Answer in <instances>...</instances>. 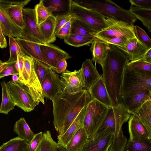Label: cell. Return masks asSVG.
Here are the masks:
<instances>
[{
	"label": "cell",
	"mask_w": 151,
	"mask_h": 151,
	"mask_svg": "<svg viewBox=\"0 0 151 151\" xmlns=\"http://www.w3.org/2000/svg\"><path fill=\"white\" fill-rule=\"evenodd\" d=\"M88 90L73 93L63 91L52 101L53 122L58 135L63 134L81 110L91 101Z\"/></svg>",
	"instance_id": "obj_1"
},
{
	"label": "cell",
	"mask_w": 151,
	"mask_h": 151,
	"mask_svg": "<svg viewBox=\"0 0 151 151\" xmlns=\"http://www.w3.org/2000/svg\"><path fill=\"white\" fill-rule=\"evenodd\" d=\"M129 61L123 51L115 45L108 44L102 75L112 106L122 104L120 93L123 74Z\"/></svg>",
	"instance_id": "obj_2"
},
{
	"label": "cell",
	"mask_w": 151,
	"mask_h": 151,
	"mask_svg": "<svg viewBox=\"0 0 151 151\" xmlns=\"http://www.w3.org/2000/svg\"><path fill=\"white\" fill-rule=\"evenodd\" d=\"M130 116L122 104L108 107L106 117L96 133L106 132L113 135V140L108 151H124L128 140L124 134L122 127Z\"/></svg>",
	"instance_id": "obj_3"
},
{
	"label": "cell",
	"mask_w": 151,
	"mask_h": 151,
	"mask_svg": "<svg viewBox=\"0 0 151 151\" xmlns=\"http://www.w3.org/2000/svg\"><path fill=\"white\" fill-rule=\"evenodd\" d=\"M21 54L23 60L19 59L17 60L19 73L18 81L27 87L37 105L40 103L44 105L42 86L35 70V60L22 51Z\"/></svg>",
	"instance_id": "obj_4"
},
{
	"label": "cell",
	"mask_w": 151,
	"mask_h": 151,
	"mask_svg": "<svg viewBox=\"0 0 151 151\" xmlns=\"http://www.w3.org/2000/svg\"><path fill=\"white\" fill-rule=\"evenodd\" d=\"M80 5L94 10L106 19L112 18L133 25L137 18L129 10L124 9L110 0H74Z\"/></svg>",
	"instance_id": "obj_5"
},
{
	"label": "cell",
	"mask_w": 151,
	"mask_h": 151,
	"mask_svg": "<svg viewBox=\"0 0 151 151\" xmlns=\"http://www.w3.org/2000/svg\"><path fill=\"white\" fill-rule=\"evenodd\" d=\"M147 89L151 90V75L138 73L126 66L124 71L121 85L122 99Z\"/></svg>",
	"instance_id": "obj_6"
},
{
	"label": "cell",
	"mask_w": 151,
	"mask_h": 151,
	"mask_svg": "<svg viewBox=\"0 0 151 151\" xmlns=\"http://www.w3.org/2000/svg\"><path fill=\"white\" fill-rule=\"evenodd\" d=\"M108 109V107L95 99L91 100L87 105L83 127L88 138L96 134Z\"/></svg>",
	"instance_id": "obj_7"
},
{
	"label": "cell",
	"mask_w": 151,
	"mask_h": 151,
	"mask_svg": "<svg viewBox=\"0 0 151 151\" xmlns=\"http://www.w3.org/2000/svg\"><path fill=\"white\" fill-rule=\"evenodd\" d=\"M70 14L86 23L96 33L108 26L106 18L100 14L80 5L73 0L71 1Z\"/></svg>",
	"instance_id": "obj_8"
},
{
	"label": "cell",
	"mask_w": 151,
	"mask_h": 151,
	"mask_svg": "<svg viewBox=\"0 0 151 151\" xmlns=\"http://www.w3.org/2000/svg\"><path fill=\"white\" fill-rule=\"evenodd\" d=\"M6 83L15 106L26 112L34 109L37 105L25 85L18 81H10Z\"/></svg>",
	"instance_id": "obj_9"
},
{
	"label": "cell",
	"mask_w": 151,
	"mask_h": 151,
	"mask_svg": "<svg viewBox=\"0 0 151 151\" xmlns=\"http://www.w3.org/2000/svg\"><path fill=\"white\" fill-rule=\"evenodd\" d=\"M106 19L108 26L96 33L95 36L106 38H122L127 40L136 37L134 25H131L112 18Z\"/></svg>",
	"instance_id": "obj_10"
},
{
	"label": "cell",
	"mask_w": 151,
	"mask_h": 151,
	"mask_svg": "<svg viewBox=\"0 0 151 151\" xmlns=\"http://www.w3.org/2000/svg\"><path fill=\"white\" fill-rule=\"evenodd\" d=\"M14 39L20 48L26 55L32 58L44 68L50 69L44 60L41 52V43L33 37L22 33L20 38Z\"/></svg>",
	"instance_id": "obj_11"
},
{
	"label": "cell",
	"mask_w": 151,
	"mask_h": 151,
	"mask_svg": "<svg viewBox=\"0 0 151 151\" xmlns=\"http://www.w3.org/2000/svg\"><path fill=\"white\" fill-rule=\"evenodd\" d=\"M60 77L63 91L73 93L84 88V79L81 68L73 71L66 70Z\"/></svg>",
	"instance_id": "obj_12"
},
{
	"label": "cell",
	"mask_w": 151,
	"mask_h": 151,
	"mask_svg": "<svg viewBox=\"0 0 151 151\" xmlns=\"http://www.w3.org/2000/svg\"><path fill=\"white\" fill-rule=\"evenodd\" d=\"M31 1L0 0V4L14 24L23 30L25 28V25L23 9Z\"/></svg>",
	"instance_id": "obj_13"
},
{
	"label": "cell",
	"mask_w": 151,
	"mask_h": 151,
	"mask_svg": "<svg viewBox=\"0 0 151 151\" xmlns=\"http://www.w3.org/2000/svg\"><path fill=\"white\" fill-rule=\"evenodd\" d=\"M44 97L52 101L63 92L60 78L59 75L51 69L41 84Z\"/></svg>",
	"instance_id": "obj_14"
},
{
	"label": "cell",
	"mask_w": 151,
	"mask_h": 151,
	"mask_svg": "<svg viewBox=\"0 0 151 151\" xmlns=\"http://www.w3.org/2000/svg\"><path fill=\"white\" fill-rule=\"evenodd\" d=\"M40 48L44 60L52 70L60 61L71 57L67 52L52 44H41Z\"/></svg>",
	"instance_id": "obj_15"
},
{
	"label": "cell",
	"mask_w": 151,
	"mask_h": 151,
	"mask_svg": "<svg viewBox=\"0 0 151 151\" xmlns=\"http://www.w3.org/2000/svg\"><path fill=\"white\" fill-rule=\"evenodd\" d=\"M113 137L106 132L97 133L88 139L82 151H108Z\"/></svg>",
	"instance_id": "obj_16"
},
{
	"label": "cell",
	"mask_w": 151,
	"mask_h": 151,
	"mask_svg": "<svg viewBox=\"0 0 151 151\" xmlns=\"http://www.w3.org/2000/svg\"><path fill=\"white\" fill-rule=\"evenodd\" d=\"M23 18L25 28L22 33L30 35L42 44H45L36 19L34 9L24 8Z\"/></svg>",
	"instance_id": "obj_17"
},
{
	"label": "cell",
	"mask_w": 151,
	"mask_h": 151,
	"mask_svg": "<svg viewBox=\"0 0 151 151\" xmlns=\"http://www.w3.org/2000/svg\"><path fill=\"white\" fill-rule=\"evenodd\" d=\"M151 90L147 89L133 96L122 98V104L130 114H132L145 102L151 99Z\"/></svg>",
	"instance_id": "obj_18"
},
{
	"label": "cell",
	"mask_w": 151,
	"mask_h": 151,
	"mask_svg": "<svg viewBox=\"0 0 151 151\" xmlns=\"http://www.w3.org/2000/svg\"><path fill=\"white\" fill-rule=\"evenodd\" d=\"M117 47L127 55L130 61L141 58L149 49L136 37L127 40L121 46Z\"/></svg>",
	"instance_id": "obj_19"
},
{
	"label": "cell",
	"mask_w": 151,
	"mask_h": 151,
	"mask_svg": "<svg viewBox=\"0 0 151 151\" xmlns=\"http://www.w3.org/2000/svg\"><path fill=\"white\" fill-rule=\"evenodd\" d=\"M87 106L81 110L66 132L63 134L58 136L59 145L66 147L78 131L83 127Z\"/></svg>",
	"instance_id": "obj_20"
},
{
	"label": "cell",
	"mask_w": 151,
	"mask_h": 151,
	"mask_svg": "<svg viewBox=\"0 0 151 151\" xmlns=\"http://www.w3.org/2000/svg\"><path fill=\"white\" fill-rule=\"evenodd\" d=\"M129 140L147 141L150 140L151 134L133 114L128 121Z\"/></svg>",
	"instance_id": "obj_21"
},
{
	"label": "cell",
	"mask_w": 151,
	"mask_h": 151,
	"mask_svg": "<svg viewBox=\"0 0 151 151\" xmlns=\"http://www.w3.org/2000/svg\"><path fill=\"white\" fill-rule=\"evenodd\" d=\"M91 100L96 99L108 107L112 106L111 102L104 83L102 75L88 90Z\"/></svg>",
	"instance_id": "obj_22"
},
{
	"label": "cell",
	"mask_w": 151,
	"mask_h": 151,
	"mask_svg": "<svg viewBox=\"0 0 151 151\" xmlns=\"http://www.w3.org/2000/svg\"><path fill=\"white\" fill-rule=\"evenodd\" d=\"M0 23L2 32L5 36L20 38L23 29L14 24L0 4Z\"/></svg>",
	"instance_id": "obj_23"
},
{
	"label": "cell",
	"mask_w": 151,
	"mask_h": 151,
	"mask_svg": "<svg viewBox=\"0 0 151 151\" xmlns=\"http://www.w3.org/2000/svg\"><path fill=\"white\" fill-rule=\"evenodd\" d=\"M71 0H42L55 18L70 14Z\"/></svg>",
	"instance_id": "obj_24"
},
{
	"label": "cell",
	"mask_w": 151,
	"mask_h": 151,
	"mask_svg": "<svg viewBox=\"0 0 151 151\" xmlns=\"http://www.w3.org/2000/svg\"><path fill=\"white\" fill-rule=\"evenodd\" d=\"M81 68L83 73L84 79V89L88 90L91 86L99 79L100 76L96 66L93 63L92 60L87 59L82 63Z\"/></svg>",
	"instance_id": "obj_25"
},
{
	"label": "cell",
	"mask_w": 151,
	"mask_h": 151,
	"mask_svg": "<svg viewBox=\"0 0 151 151\" xmlns=\"http://www.w3.org/2000/svg\"><path fill=\"white\" fill-rule=\"evenodd\" d=\"M56 21V18L53 16H50L39 26L45 44H50L56 40L55 32Z\"/></svg>",
	"instance_id": "obj_26"
},
{
	"label": "cell",
	"mask_w": 151,
	"mask_h": 151,
	"mask_svg": "<svg viewBox=\"0 0 151 151\" xmlns=\"http://www.w3.org/2000/svg\"><path fill=\"white\" fill-rule=\"evenodd\" d=\"M91 44L90 50L93 56L92 60L95 65L98 63L102 67L106 56L108 44L96 37Z\"/></svg>",
	"instance_id": "obj_27"
},
{
	"label": "cell",
	"mask_w": 151,
	"mask_h": 151,
	"mask_svg": "<svg viewBox=\"0 0 151 151\" xmlns=\"http://www.w3.org/2000/svg\"><path fill=\"white\" fill-rule=\"evenodd\" d=\"M151 134V99L145 102L132 114Z\"/></svg>",
	"instance_id": "obj_28"
},
{
	"label": "cell",
	"mask_w": 151,
	"mask_h": 151,
	"mask_svg": "<svg viewBox=\"0 0 151 151\" xmlns=\"http://www.w3.org/2000/svg\"><path fill=\"white\" fill-rule=\"evenodd\" d=\"M70 33L87 37H95L96 33L88 24L72 16L71 19Z\"/></svg>",
	"instance_id": "obj_29"
},
{
	"label": "cell",
	"mask_w": 151,
	"mask_h": 151,
	"mask_svg": "<svg viewBox=\"0 0 151 151\" xmlns=\"http://www.w3.org/2000/svg\"><path fill=\"white\" fill-rule=\"evenodd\" d=\"M88 138L86 132L82 127L75 134L66 148L69 151H82Z\"/></svg>",
	"instance_id": "obj_30"
},
{
	"label": "cell",
	"mask_w": 151,
	"mask_h": 151,
	"mask_svg": "<svg viewBox=\"0 0 151 151\" xmlns=\"http://www.w3.org/2000/svg\"><path fill=\"white\" fill-rule=\"evenodd\" d=\"M13 130L18 137L28 143L31 141L35 134L31 130L25 119L23 117L20 118L16 122Z\"/></svg>",
	"instance_id": "obj_31"
},
{
	"label": "cell",
	"mask_w": 151,
	"mask_h": 151,
	"mask_svg": "<svg viewBox=\"0 0 151 151\" xmlns=\"http://www.w3.org/2000/svg\"><path fill=\"white\" fill-rule=\"evenodd\" d=\"M129 10L137 19L142 22L148 31L151 33V9L131 6Z\"/></svg>",
	"instance_id": "obj_32"
},
{
	"label": "cell",
	"mask_w": 151,
	"mask_h": 151,
	"mask_svg": "<svg viewBox=\"0 0 151 151\" xmlns=\"http://www.w3.org/2000/svg\"><path fill=\"white\" fill-rule=\"evenodd\" d=\"M0 151H29L28 143L16 137L3 143L0 146Z\"/></svg>",
	"instance_id": "obj_33"
},
{
	"label": "cell",
	"mask_w": 151,
	"mask_h": 151,
	"mask_svg": "<svg viewBox=\"0 0 151 151\" xmlns=\"http://www.w3.org/2000/svg\"><path fill=\"white\" fill-rule=\"evenodd\" d=\"M2 89V100L0 106V114H8L15 106L11 98L6 83L3 81L1 82Z\"/></svg>",
	"instance_id": "obj_34"
},
{
	"label": "cell",
	"mask_w": 151,
	"mask_h": 151,
	"mask_svg": "<svg viewBox=\"0 0 151 151\" xmlns=\"http://www.w3.org/2000/svg\"><path fill=\"white\" fill-rule=\"evenodd\" d=\"M95 37H87L79 35L70 34L64 39L67 44L77 47L89 45L94 40Z\"/></svg>",
	"instance_id": "obj_35"
},
{
	"label": "cell",
	"mask_w": 151,
	"mask_h": 151,
	"mask_svg": "<svg viewBox=\"0 0 151 151\" xmlns=\"http://www.w3.org/2000/svg\"><path fill=\"white\" fill-rule=\"evenodd\" d=\"M58 145L52 139L50 131L48 130L43 133L40 142L35 151H55Z\"/></svg>",
	"instance_id": "obj_36"
},
{
	"label": "cell",
	"mask_w": 151,
	"mask_h": 151,
	"mask_svg": "<svg viewBox=\"0 0 151 151\" xmlns=\"http://www.w3.org/2000/svg\"><path fill=\"white\" fill-rule=\"evenodd\" d=\"M124 151H151V140H129Z\"/></svg>",
	"instance_id": "obj_37"
},
{
	"label": "cell",
	"mask_w": 151,
	"mask_h": 151,
	"mask_svg": "<svg viewBox=\"0 0 151 151\" xmlns=\"http://www.w3.org/2000/svg\"><path fill=\"white\" fill-rule=\"evenodd\" d=\"M37 23L39 26L49 17L53 16L51 11L44 5L42 0L36 4L34 8Z\"/></svg>",
	"instance_id": "obj_38"
},
{
	"label": "cell",
	"mask_w": 151,
	"mask_h": 151,
	"mask_svg": "<svg viewBox=\"0 0 151 151\" xmlns=\"http://www.w3.org/2000/svg\"><path fill=\"white\" fill-rule=\"evenodd\" d=\"M127 67L139 73L151 75V63L137 60L129 62Z\"/></svg>",
	"instance_id": "obj_39"
},
{
	"label": "cell",
	"mask_w": 151,
	"mask_h": 151,
	"mask_svg": "<svg viewBox=\"0 0 151 151\" xmlns=\"http://www.w3.org/2000/svg\"><path fill=\"white\" fill-rule=\"evenodd\" d=\"M134 32L136 38L148 49L151 48V40L145 31L138 26H134Z\"/></svg>",
	"instance_id": "obj_40"
},
{
	"label": "cell",
	"mask_w": 151,
	"mask_h": 151,
	"mask_svg": "<svg viewBox=\"0 0 151 151\" xmlns=\"http://www.w3.org/2000/svg\"><path fill=\"white\" fill-rule=\"evenodd\" d=\"M15 63H8L3 62L0 64V79L7 76L19 75L15 67Z\"/></svg>",
	"instance_id": "obj_41"
},
{
	"label": "cell",
	"mask_w": 151,
	"mask_h": 151,
	"mask_svg": "<svg viewBox=\"0 0 151 151\" xmlns=\"http://www.w3.org/2000/svg\"><path fill=\"white\" fill-rule=\"evenodd\" d=\"M9 37L10 56L8 60L6 62L8 63H15L17 60V52L20 47L14 38L12 36H9Z\"/></svg>",
	"instance_id": "obj_42"
},
{
	"label": "cell",
	"mask_w": 151,
	"mask_h": 151,
	"mask_svg": "<svg viewBox=\"0 0 151 151\" xmlns=\"http://www.w3.org/2000/svg\"><path fill=\"white\" fill-rule=\"evenodd\" d=\"M34 67L36 73L41 84L48 73L49 69L44 68L35 60Z\"/></svg>",
	"instance_id": "obj_43"
},
{
	"label": "cell",
	"mask_w": 151,
	"mask_h": 151,
	"mask_svg": "<svg viewBox=\"0 0 151 151\" xmlns=\"http://www.w3.org/2000/svg\"><path fill=\"white\" fill-rule=\"evenodd\" d=\"M72 17L70 14L60 16L56 18L55 32V35L59 30Z\"/></svg>",
	"instance_id": "obj_44"
},
{
	"label": "cell",
	"mask_w": 151,
	"mask_h": 151,
	"mask_svg": "<svg viewBox=\"0 0 151 151\" xmlns=\"http://www.w3.org/2000/svg\"><path fill=\"white\" fill-rule=\"evenodd\" d=\"M42 134V132L35 134L31 141L28 143L29 151H35L40 142Z\"/></svg>",
	"instance_id": "obj_45"
},
{
	"label": "cell",
	"mask_w": 151,
	"mask_h": 151,
	"mask_svg": "<svg viewBox=\"0 0 151 151\" xmlns=\"http://www.w3.org/2000/svg\"><path fill=\"white\" fill-rule=\"evenodd\" d=\"M131 6L142 8L151 9V0H129Z\"/></svg>",
	"instance_id": "obj_46"
},
{
	"label": "cell",
	"mask_w": 151,
	"mask_h": 151,
	"mask_svg": "<svg viewBox=\"0 0 151 151\" xmlns=\"http://www.w3.org/2000/svg\"><path fill=\"white\" fill-rule=\"evenodd\" d=\"M67 66L66 60L63 59L58 63L53 70L57 73H62L66 70Z\"/></svg>",
	"instance_id": "obj_47"
},
{
	"label": "cell",
	"mask_w": 151,
	"mask_h": 151,
	"mask_svg": "<svg viewBox=\"0 0 151 151\" xmlns=\"http://www.w3.org/2000/svg\"><path fill=\"white\" fill-rule=\"evenodd\" d=\"M70 33V31L63 27L56 34V37L60 39H64L69 35Z\"/></svg>",
	"instance_id": "obj_48"
},
{
	"label": "cell",
	"mask_w": 151,
	"mask_h": 151,
	"mask_svg": "<svg viewBox=\"0 0 151 151\" xmlns=\"http://www.w3.org/2000/svg\"><path fill=\"white\" fill-rule=\"evenodd\" d=\"M137 60L151 63V48L148 49L141 58Z\"/></svg>",
	"instance_id": "obj_49"
},
{
	"label": "cell",
	"mask_w": 151,
	"mask_h": 151,
	"mask_svg": "<svg viewBox=\"0 0 151 151\" xmlns=\"http://www.w3.org/2000/svg\"><path fill=\"white\" fill-rule=\"evenodd\" d=\"M7 46V43L5 37L2 31L0 30V47L4 48Z\"/></svg>",
	"instance_id": "obj_50"
},
{
	"label": "cell",
	"mask_w": 151,
	"mask_h": 151,
	"mask_svg": "<svg viewBox=\"0 0 151 151\" xmlns=\"http://www.w3.org/2000/svg\"><path fill=\"white\" fill-rule=\"evenodd\" d=\"M55 151H69L66 147L59 145H58L55 148Z\"/></svg>",
	"instance_id": "obj_51"
},
{
	"label": "cell",
	"mask_w": 151,
	"mask_h": 151,
	"mask_svg": "<svg viewBox=\"0 0 151 151\" xmlns=\"http://www.w3.org/2000/svg\"><path fill=\"white\" fill-rule=\"evenodd\" d=\"M12 81H18L19 76L17 75H13L12 76Z\"/></svg>",
	"instance_id": "obj_52"
},
{
	"label": "cell",
	"mask_w": 151,
	"mask_h": 151,
	"mask_svg": "<svg viewBox=\"0 0 151 151\" xmlns=\"http://www.w3.org/2000/svg\"><path fill=\"white\" fill-rule=\"evenodd\" d=\"M0 30L1 31H2V29H1V27L0 23Z\"/></svg>",
	"instance_id": "obj_53"
},
{
	"label": "cell",
	"mask_w": 151,
	"mask_h": 151,
	"mask_svg": "<svg viewBox=\"0 0 151 151\" xmlns=\"http://www.w3.org/2000/svg\"><path fill=\"white\" fill-rule=\"evenodd\" d=\"M3 61L1 60L0 59V64L1 63H2Z\"/></svg>",
	"instance_id": "obj_54"
}]
</instances>
